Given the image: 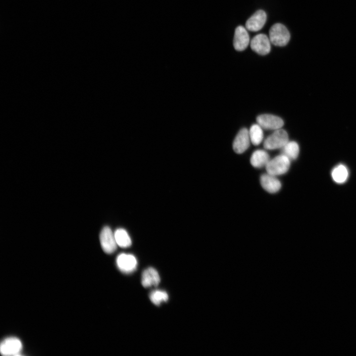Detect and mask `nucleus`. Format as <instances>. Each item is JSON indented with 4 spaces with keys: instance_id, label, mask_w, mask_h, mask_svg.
<instances>
[{
    "instance_id": "9",
    "label": "nucleus",
    "mask_w": 356,
    "mask_h": 356,
    "mask_svg": "<svg viewBox=\"0 0 356 356\" xmlns=\"http://www.w3.org/2000/svg\"><path fill=\"white\" fill-rule=\"evenodd\" d=\"M250 142L249 131L247 128H243L235 139L233 145L234 150L237 153H243L249 148Z\"/></svg>"
},
{
    "instance_id": "5",
    "label": "nucleus",
    "mask_w": 356,
    "mask_h": 356,
    "mask_svg": "<svg viewBox=\"0 0 356 356\" xmlns=\"http://www.w3.org/2000/svg\"><path fill=\"white\" fill-rule=\"evenodd\" d=\"M22 349L23 344L21 341L15 337L6 338L0 346V351L4 356L20 355Z\"/></svg>"
},
{
    "instance_id": "6",
    "label": "nucleus",
    "mask_w": 356,
    "mask_h": 356,
    "mask_svg": "<svg viewBox=\"0 0 356 356\" xmlns=\"http://www.w3.org/2000/svg\"><path fill=\"white\" fill-rule=\"evenodd\" d=\"M250 47L258 54L265 56L271 51V41L266 35L259 34L252 38Z\"/></svg>"
},
{
    "instance_id": "12",
    "label": "nucleus",
    "mask_w": 356,
    "mask_h": 356,
    "mask_svg": "<svg viewBox=\"0 0 356 356\" xmlns=\"http://www.w3.org/2000/svg\"><path fill=\"white\" fill-rule=\"evenodd\" d=\"M260 183L263 188L271 194L278 192L282 187V184L276 176L268 173L263 174L260 178Z\"/></svg>"
},
{
    "instance_id": "11",
    "label": "nucleus",
    "mask_w": 356,
    "mask_h": 356,
    "mask_svg": "<svg viewBox=\"0 0 356 356\" xmlns=\"http://www.w3.org/2000/svg\"><path fill=\"white\" fill-rule=\"evenodd\" d=\"M266 21V13L263 10H259L247 21L246 29L250 32H257L264 27Z\"/></svg>"
},
{
    "instance_id": "8",
    "label": "nucleus",
    "mask_w": 356,
    "mask_h": 356,
    "mask_svg": "<svg viewBox=\"0 0 356 356\" xmlns=\"http://www.w3.org/2000/svg\"><path fill=\"white\" fill-rule=\"evenodd\" d=\"M116 265L121 272L130 274L136 270L138 262L134 255L122 253L116 258Z\"/></svg>"
},
{
    "instance_id": "16",
    "label": "nucleus",
    "mask_w": 356,
    "mask_h": 356,
    "mask_svg": "<svg viewBox=\"0 0 356 356\" xmlns=\"http://www.w3.org/2000/svg\"><path fill=\"white\" fill-rule=\"evenodd\" d=\"M281 149L282 154L291 160L297 159L299 154V146L297 142L294 141H288Z\"/></svg>"
},
{
    "instance_id": "13",
    "label": "nucleus",
    "mask_w": 356,
    "mask_h": 356,
    "mask_svg": "<svg viewBox=\"0 0 356 356\" xmlns=\"http://www.w3.org/2000/svg\"><path fill=\"white\" fill-rule=\"evenodd\" d=\"M160 282V276L155 269L148 268L143 272L142 277V284L144 287L157 286Z\"/></svg>"
},
{
    "instance_id": "2",
    "label": "nucleus",
    "mask_w": 356,
    "mask_h": 356,
    "mask_svg": "<svg viewBox=\"0 0 356 356\" xmlns=\"http://www.w3.org/2000/svg\"><path fill=\"white\" fill-rule=\"evenodd\" d=\"M271 43L276 46H286L290 39V35L286 28L281 24L273 25L269 31Z\"/></svg>"
},
{
    "instance_id": "17",
    "label": "nucleus",
    "mask_w": 356,
    "mask_h": 356,
    "mask_svg": "<svg viewBox=\"0 0 356 356\" xmlns=\"http://www.w3.org/2000/svg\"><path fill=\"white\" fill-rule=\"evenodd\" d=\"M117 246L121 248H128L132 245V241L127 232L123 229H118L114 233Z\"/></svg>"
},
{
    "instance_id": "19",
    "label": "nucleus",
    "mask_w": 356,
    "mask_h": 356,
    "mask_svg": "<svg viewBox=\"0 0 356 356\" xmlns=\"http://www.w3.org/2000/svg\"><path fill=\"white\" fill-rule=\"evenodd\" d=\"M168 298L167 293L160 290H154L149 295L150 301L157 306H159L163 302H167Z\"/></svg>"
},
{
    "instance_id": "4",
    "label": "nucleus",
    "mask_w": 356,
    "mask_h": 356,
    "mask_svg": "<svg viewBox=\"0 0 356 356\" xmlns=\"http://www.w3.org/2000/svg\"><path fill=\"white\" fill-rule=\"evenodd\" d=\"M100 240L102 249L105 253L112 254L116 251L118 246L114 233L109 227H105L102 229Z\"/></svg>"
},
{
    "instance_id": "14",
    "label": "nucleus",
    "mask_w": 356,
    "mask_h": 356,
    "mask_svg": "<svg viewBox=\"0 0 356 356\" xmlns=\"http://www.w3.org/2000/svg\"><path fill=\"white\" fill-rule=\"evenodd\" d=\"M270 160V156L267 152L264 150L258 149L252 153L250 163L254 167L261 168L266 167Z\"/></svg>"
},
{
    "instance_id": "3",
    "label": "nucleus",
    "mask_w": 356,
    "mask_h": 356,
    "mask_svg": "<svg viewBox=\"0 0 356 356\" xmlns=\"http://www.w3.org/2000/svg\"><path fill=\"white\" fill-rule=\"evenodd\" d=\"M289 141L287 132L282 129L274 131L268 136L264 142V147L267 150L282 148Z\"/></svg>"
},
{
    "instance_id": "7",
    "label": "nucleus",
    "mask_w": 356,
    "mask_h": 356,
    "mask_svg": "<svg viewBox=\"0 0 356 356\" xmlns=\"http://www.w3.org/2000/svg\"><path fill=\"white\" fill-rule=\"evenodd\" d=\"M258 124L263 129L275 131L281 129L284 125V120L272 114H262L257 118Z\"/></svg>"
},
{
    "instance_id": "15",
    "label": "nucleus",
    "mask_w": 356,
    "mask_h": 356,
    "mask_svg": "<svg viewBox=\"0 0 356 356\" xmlns=\"http://www.w3.org/2000/svg\"><path fill=\"white\" fill-rule=\"evenodd\" d=\"M333 180L336 183L342 184L345 183L349 177V170L347 167L342 164L335 167L331 172Z\"/></svg>"
},
{
    "instance_id": "18",
    "label": "nucleus",
    "mask_w": 356,
    "mask_h": 356,
    "mask_svg": "<svg viewBox=\"0 0 356 356\" xmlns=\"http://www.w3.org/2000/svg\"><path fill=\"white\" fill-rule=\"evenodd\" d=\"M263 128L258 124L252 125L249 131L251 142L255 145L260 144L264 138Z\"/></svg>"
},
{
    "instance_id": "10",
    "label": "nucleus",
    "mask_w": 356,
    "mask_h": 356,
    "mask_svg": "<svg viewBox=\"0 0 356 356\" xmlns=\"http://www.w3.org/2000/svg\"><path fill=\"white\" fill-rule=\"evenodd\" d=\"M250 37L246 29L243 26L237 28L235 33L233 45L236 50L245 51L249 45Z\"/></svg>"
},
{
    "instance_id": "1",
    "label": "nucleus",
    "mask_w": 356,
    "mask_h": 356,
    "mask_svg": "<svg viewBox=\"0 0 356 356\" xmlns=\"http://www.w3.org/2000/svg\"><path fill=\"white\" fill-rule=\"evenodd\" d=\"M291 160L281 154L270 159L266 166L267 173L275 176H280L288 172Z\"/></svg>"
}]
</instances>
